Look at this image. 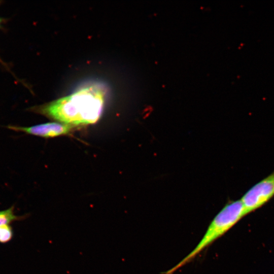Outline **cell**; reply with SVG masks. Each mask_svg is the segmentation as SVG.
I'll use <instances>...</instances> for the list:
<instances>
[{
	"mask_svg": "<svg viewBox=\"0 0 274 274\" xmlns=\"http://www.w3.org/2000/svg\"><path fill=\"white\" fill-rule=\"evenodd\" d=\"M105 93L102 86L94 84L30 110L72 126L93 124L101 115Z\"/></svg>",
	"mask_w": 274,
	"mask_h": 274,
	"instance_id": "cell-1",
	"label": "cell"
},
{
	"mask_svg": "<svg viewBox=\"0 0 274 274\" xmlns=\"http://www.w3.org/2000/svg\"><path fill=\"white\" fill-rule=\"evenodd\" d=\"M245 216L246 215L241 199L229 201L210 222L203 236L194 249L164 274H173L176 270L190 262Z\"/></svg>",
	"mask_w": 274,
	"mask_h": 274,
	"instance_id": "cell-2",
	"label": "cell"
},
{
	"mask_svg": "<svg viewBox=\"0 0 274 274\" xmlns=\"http://www.w3.org/2000/svg\"><path fill=\"white\" fill-rule=\"evenodd\" d=\"M274 196V171L250 188L241 200L246 215L262 207Z\"/></svg>",
	"mask_w": 274,
	"mask_h": 274,
	"instance_id": "cell-3",
	"label": "cell"
},
{
	"mask_svg": "<svg viewBox=\"0 0 274 274\" xmlns=\"http://www.w3.org/2000/svg\"><path fill=\"white\" fill-rule=\"evenodd\" d=\"M8 128L16 131L45 138L67 135L73 129L71 125L58 122H49L27 127L9 125Z\"/></svg>",
	"mask_w": 274,
	"mask_h": 274,
	"instance_id": "cell-4",
	"label": "cell"
},
{
	"mask_svg": "<svg viewBox=\"0 0 274 274\" xmlns=\"http://www.w3.org/2000/svg\"><path fill=\"white\" fill-rule=\"evenodd\" d=\"M14 206L9 208L0 211V226L10 224L11 223L21 221L26 218V215L17 216L14 213Z\"/></svg>",
	"mask_w": 274,
	"mask_h": 274,
	"instance_id": "cell-5",
	"label": "cell"
},
{
	"mask_svg": "<svg viewBox=\"0 0 274 274\" xmlns=\"http://www.w3.org/2000/svg\"><path fill=\"white\" fill-rule=\"evenodd\" d=\"M13 230L10 224H4L0 226V243L6 244L13 238Z\"/></svg>",
	"mask_w": 274,
	"mask_h": 274,
	"instance_id": "cell-6",
	"label": "cell"
},
{
	"mask_svg": "<svg viewBox=\"0 0 274 274\" xmlns=\"http://www.w3.org/2000/svg\"><path fill=\"white\" fill-rule=\"evenodd\" d=\"M1 3V2L0 1V3ZM3 21L4 20H3V18L0 17V28L2 27V24L3 22Z\"/></svg>",
	"mask_w": 274,
	"mask_h": 274,
	"instance_id": "cell-7",
	"label": "cell"
},
{
	"mask_svg": "<svg viewBox=\"0 0 274 274\" xmlns=\"http://www.w3.org/2000/svg\"><path fill=\"white\" fill-rule=\"evenodd\" d=\"M0 62L2 63H3V62L2 61V60L0 59Z\"/></svg>",
	"mask_w": 274,
	"mask_h": 274,
	"instance_id": "cell-8",
	"label": "cell"
}]
</instances>
